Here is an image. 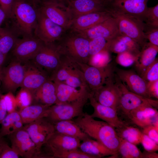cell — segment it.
Returning a JSON list of instances; mask_svg holds the SVG:
<instances>
[{"label": "cell", "instance_id": "1", "mask_svg": "<svg viewBox=\"0 0 158 158\" xmlns=\"http://www.w3.org/2000/svg\"><path fill=\"white\" fill-rule=\"evenodd\" d=\"M90 138L102 143L115 154L121 142L115 128L104 121L95 120L87 112L73 120Z\"/></svg>", "mask_w": 158, "mask_h": 158}, {"label": "cell", "instance_id": "2", "mask_svg": "<svg viewBox=\"0 0 158 158\" xmlns=\"http://www.w3.org/2000/svg\"><path fill=\"white\" fill-rule=\"evenodd\" d=\"M38 9L36 6L26 0H14L11 16L13 27L17 35L33 36L36 25Z\"/></svg>", "mask_w": 158, "mask_h": 158}, {"label": "cell", "instance_id": "3", "mask_svg": "<svg viewBox=\"0 0 158 158\" xmlns=\"http://www.w3.org/2000/svg\"><path fill=\"white\" fill-rule=\"evenodd\" d=\"M49 78L54 82L63 83L75 88L88 87L77 63L63 56L60 65Z\"/></svg>", "mask_w": 158, "mask_h": 158}, {"label": "cell", "instance_id": "4", "mask_svg": "<svg viewBox=\"0 0 158 158\" xmlns=\"http://www.w3.org/2000/svg\"><path fill=\"white\" fill-rule=\"evenodd\" d=\"M90 39L80 34L69 37L58 45L61 56L76 62L87 64Z\"/></svg>", "mask_w": 158, "mask_h": 158}, {"label": "cell", "instance_id": "5", "mask_svg": "<svg viewBox=\"0 0 158 158\" xmlns=\"http://www.w3.org/2000/svg\"><path fill=\"white\" fill-rule=\"evenodd\" d=\"M111 16L115 18L119 33L137 42L141 49L146 43L144 32V23L136 18L112 10Z\"/></svg>", "mask_w": 158, "mask_h": 158}, {"label": "cell", "instance_id": "6", "mask_svg": "<svg viewBox=\"0 0 158 158\" xmlns=\"http://www.w3.org/2000/svg\"><path fill=\"white\" fill-rule=\"evenodd\" d=\"M82 71L90 92L93 93L114 79L115 68L109 63L103 67H97L76 62Z\"/></svg>", "mask_w": 158, "mask_h": 158}, {"label": "cell", "instance_id": "7", "mask_svg": "<svg viewBox=\"0 0 158 158\" xmlns=\"http://www.w3.org/2000/svg\"><path fill=\"white\" fill-rule=\"evenodd\" d=\"M117 77V76H116ZM116 82L121 91V95L117 112L118 116L124 117L128 120V116L133 110L140 106L149 104L158 108V100L147 98L129 91L117 77Z\"/></svg>", "mask_w": 158, "mask_h": 158}, {"label": "cell", "instance_id": "8", "mask_svg": "<svg viewBox=\"0 0 158 158\" xmlns=\"http://www.w3.org/2000/svg\"><path fill=\"white\" fill-rule=\"evenodd\" d=\"M32 60L33 63L45 71L50 78L60 65L61 56L57 45L53 43L43 42Z\"/></svg>", "mask_w": 158, "mask_h": 158}, {"label": "cell", "instance_id": "9", "mask_svg": "<svg viewBox=\"0 0 158 158\" xmlns=\"http://www.w3.org/2000/svg\"><path fill=\"white\" fill-rule=\"evenodd\" d=\"M88 98L86 97L71 102L51 105L49 107L45 118L52 123L72 120L83 114V107Z\"/></svg>", "mask_w": 158, "mask_h": 158}, {"label": "cell", "instance_id": "10", "mask_svg": "<svg viewBox=\"0 0 158 158\" xmlns=\"http://www.w3.org/2000/svg\"><path fill=\"white\" fill-rule=\"evenodd\" d=\"M11 147L19 156L25 158H44L23 128L8 135Z\"/></svg>", "mask_w": 158, "mask_h": 158}, {"label": "cell", "instance_id": "11", "mask_svg": "<svg viewBox=\"0 0 158 158\" xmlns=\"http://www.w3.org/2000/svg\"><path fill=\"white\" fill-rule=\"evenodd\" d=\"M16 59L7 66L0 69V80L3 89L6 91L14 92L21 87L24 77L25 64Z\"/></svg>", "mask_w": 158, "mask_h": 158}, {"label": "cell", "instance_id": "12", "mask_svg": "<svg viewBox=\"0 0 158 158\" xmlns=\"http://www.w3.org/2000/svg\"><path fill=\"white\" fill-rule=\"evenodd\" d=\"M63 29L38 9L37 23L34 30L35 37L44 43H53L60 38Z\"/></svg>", "mask_w": 158, "mask_h": 158}, {"label": "cell", "instance_id": "13", "mask_svg": "<svg viewBox=\"0 0 158 158\" xmlns=\"http://www.w3.org/2000/svg\"><path fill=\"white\" fill-rule=\"evenodd\" d=\"M23 128L40 150L55 132L53 124L45 118L26 124Z\"/></svg>", "mask_w": 158, "mask_h": 158}, {"label": "cell", "instance_id": "14", "mask_svg": "<svg viewBox=\"0 0 158 158\" xmlns=\"http://www.w3.org/2000/svg\"><path fill=\"white\" fill-rule=\"evenodd\" d=\"M67 7L72 20L82 15L90 13L109 11L111 2L97 0H68Z\"/></svg>", "mask_w": 158, "mask_h": 158}, {"label": "cell", "instance_id": "15", "mask_svg": "<svg viewBox=\"0 0 158 158\" xmlns=\"http://www.w3.org/2000/svg\"><path fill=\"white\" fill-rule=\"evenodd\" d=\"M43 43L35 37L18 38L12 50L13 54L17 60L25 63L34 58Z\"/></svg>", "mask_w": 158, "mask_h": 158}, {"label": "cell", "instance_id": "16", "mask_svg": "<svg viewBox=\"0 0 158 158\" xmlns=\"http://www.w3.org/2000/svg\"><path fill=\"white\" fill-rule=\"evenodd\" d=\"M40 11L52 21L64 29L70 27L72 19L67 7L51 1L44 2Z\"/></svg>", "mask_w": 158, "mask_h": 158}, {"label": "cell", "instance_id": "17", "mask_svg": "<svg viewBox=\"0 0 158 158\" xmlns=\"http://www.w3.org/2000/svg\"><path fill=\"white\" fill-rule=\"evenodd\" d=\"M117 78L130 91L147 98H150L147 88V82L132 70L115 68Z\"/></svg>", "mask_w": 158, "mask_h": 158}, {"label": "cell", "instance_id": "18", "mask_svg": "<svg viewBox=\"0 0 158 158\" xmlns=\"http://www.w3.org/2000/svg\"><path fill=\"white\" fill-rule=\"evenodd\" d=\"M114 79L96 91L91 93L95 99L100 104L117 110L121 95V90Z\"/></svg>", "mask_w": 158, "mask_h": 158}, {"label": "cell", "instance_id": "19", "mask_svg": "<svg viewBox=\"0 0 158 158\" xmlns=\"http://www.w3.org/2000/svg\"><path fill=\"white\" fill-rule=\"evenodd\" d=\"M88 100L94 109L93 112L90 115L92 117L100 118L115 128H121L128 125L120 118L116 110L98 102L91 92Z\"/></svg>", "mask_w": 158, "mask_h": 158}, {"label": "cell", "instance_id": "20", "mask_svg": "<svg viewBox=\"0 0 158 158\" xmlns=\"http://www.w3.org/2000/svg\"><path fill=\"white\" fill-rule=\"evenodd\" d=\"M147 0H112L111 10L134 17L143 22Z\"/></svg>", "mask_w": 158, "mask_h": 158}, {"label": "cell", "instance_id": "21", "mask_svg": "<svg viewBox=\"0 0 158 158\" xmlns=\"http://www.w3.org/2000/svg\"><path fill=\"white\" fill-rule=\"evenodd\" d=\"M25 62L26 71L21 87L30 91L34 95L35 92L49 77L44 70L35 65Z\"/></svg>", "mask_w": 158, "mask_h": 158}, {"label": "cell", "instance_id": "22", "mask_svg": "<svg viewBox=\"0 0 158 158\" xmlns=\"http://www.w3.org/2000/svg\"><path fill=\"white\" fill-rule=\"evenodd\" d=\"M54 83L57 99L55 104L71 102L89 97L90 92L88 87L77 88L61 83Z\"/></svg>", "mask_w": 158, "mask_h": 158}, {"label": "cell", "instance_id": "23", "mask_svg": "<svg viewBox=\"0 0 158 158\" xmlns=\"http://www.w3.org/2000/svg\"><path fill=\"white\" fill-rule=\"evenodd\" d=\"M79 32L89 39L102 37L108 40L120 33L116 20L112 16L89 29Z\"/></svg>", "mask_w": 158, "mask_h": 158}, {"label": "cell", "instance_id": "24", "mask_svg": "<svg viewBox=\"0 0 158 158\" xmlns=\"http://www.w3.org/2000/svg\"><path fill=\"white\" fill-rule=\"evenodd\" d=\"M128 120L142 128L158 121V111L151 104H145L132 111L128 115Z\"/></svg>", "mask_w": 158, "mask_h": 158}, {"label": "cell", "instance_id": "25", "mask_svg": "<svg viewBox=\"0 0 158 158\" xmlns=\"http://www.w3.org/2000/svg\"><path fill=\"white\" fill-rule=\"evenodd\" d=\"M81 140L78 139L54 132L45 144L49 151V158L61 151L78 148Z\"/></svg>", "mask_w": 158, "mask_h": 158}, {"label": "cell", "instance_id": "26", "mask_svg": "<svg viewBox=\"0 0 158 158\" xmlns=\"http://www.w3.org/2000/svg\"><path fill=\"white\" fill-rule=\"evenodd\" d=\"M112 17L109 11L92 12L72 20L70 27L78 32L89 29Z\"/></svg>", "mask_w": 158, "mask_h": 158}, {"label": "cell", "instance_id": "27", "mask_svg": "<svg viewBox=\"0 0 158 158\" xmlns=\"http://www.w3.org/2000/svg\"><path fill=\"white\" fill-rule=\"evenodd\" d=\"M108 49L110 52L117 54L129 51L139 55L141 48L134 40L119 33L109 40Z\"/></svg>", "mask_w": 158, "mask_h": 158}, {"label": "cell", "instance_id": "28", "mask_svg": "<svg viewBox=\"0 0 158 158\" xmlns=\"http://www.w3.org/2000/svg\"><path fill=\"white\" fill-rule=\"evenodd\" d=\"M52 123L55 131L59 133L78 139L81 141L90 138L72 120L61 121Z\"/></svg>", "mask_w": 158, "mask_h": 158}, {"label": "cell", "instance_id": "29", "mask_svg": "<svg viewBox=\"0 0 158 158\" xmlns=\"http://www.w3.org/2000/svg\"><path fill=\"white\" fill-rule=\"evenodd\" d=\"M34 98L41 104L50 106L56 102V86L50 78L46 81L35 92Z\"/></svg>", "mask_w": 158, "mask_h": 158}, {"label": "cell", "instance_id": "30", "mask_svg": "<svg viewBox=\"0 0 158 158\" xmlns=\"http://www.w3.org/2000/svg\"><path fill=\"white\" fill-rule=\"evenodd\" d=\"M158 46L146 43L141 49L137 59L135 63V67L140 75L147 67L156 58Z\"/></svg>", "mask_w": 158, "mask_h": 158}, {"label": "cell", "instance_id": "31", "mask_svg": "<svg viewBox=\"0 0 158 158\" xmlns=\"http://www.w3.org/2000/svg\"><path fill=\"white\" fill-rule=\"evenodd\" d=\"M49 107L41 104L30 105L18 111L23 124H26L45 118Z\"/></svg>", "mask_w": 158, "mask_h": 158}, {"label": "cell", "instance_id": "32", "mask_svg": "<svg viewBox=\"0 0 158 158\" xmlns=\"http://www.w3.org/2000/svg\"><path fill=\"white\" fill-rule=\"evenodd\" d=\"M0 124V133L2 137L9 135L24 127L19 111L16 110L8 114Z\"/></svg>", "mask_w": 158, "mask_h": 158}, {"label": "cell", "instance_id": "33", "mask_svg": "<svg viewBox=\"0 0 158 158\" xmlns=\"http://www.w3.org/2000/svg\"><path fill=\"white\" fill-rule=\"evenodd\" d=\"M16 33L7 27H0V51L7 56L12 50L18 38Z\"/></svg>", "mask_w": 158, "mask_h": 158}, {"label": "cell", "instance_id": "34", "mask_svg": "<svg viewBox=\"0 0 158 158\" xmlns=\"http://www.w3.org/2000/svg\"><path fill=\"white\" fill-rule=\"evenodd\" d=\"M142 152L136 145L121 138L117 152L111 158H142Z\"/></svg>", "mask_w": 158, "mask_h": 158}, {"label": "cell", "instance_id": "35", "mask_svg": "<svg viewBox=\"0 0 158 158\" xmlns=\"http://www.w3.org/2000/svg\"><path fill=\"white\" fill-rule=\"evenodd\" d=\"M115 128L121 138L136 145L140 143L143 133L138 128L126 125Z\"/></svg>", "mask_w": 158, "mask_h": 158}, {"label": "cell", "instance_id": "36", "mask_svg": "<svg viewBox=\"0 0 158 158\" xmlns=\"http://www.w3.org/2000/svg\"><path fill=\"white\" fill-rule=\"evenodd\" d=\"M110 52L104 50L90 57L87 64L97 67H103L110 63L111 60Z\"/></svg>", "mask_w": 158, "mask_h": 158}, {"label": "cell", "instance_id": "37", "mask_svg": "<svg viewBox=\"0 0 158 158\" xmlns=\"http://www.w3.org/2000/svg\"><path fill=\"white\" fill-rule=\"evenodd\" d=\"M15 97L17 107L20 109L31 105L34 99L33 95L30 91L22 87Z\"/></svg>", "mask_w": 158, "mask_h": 158}, {"label": "cell", "instance_id": "38", "mask_svg": "<svg viewBox=\"0 0 158 158\" xmlns=\"http://www.w3.org/2000/svg\"><path fill=\"white\" fill-rule=\"evenodd\" d=\"M108 42L109 40L107 39L102 37H97L90 39V57L104 50H108Z\"/></svg>", "mask_w": 158, "mask_h": 158}, {"label": "cell", "instance_id": "39", "mask_svg": "<svg viewBox=\"0 0 158 158\" xmlns=\"http://www.w3.org/2000/svg\"><path fill=\"white\" fill-rule=\"evenodd\" d=\"M143 22L147 26L158 28V4L153 7L147 8Z\"/></svg>", "mask_w": 158, "mask_h": 158}, {"label": "cell", "instance_id": "40", "mask_svg": "<svg viewBox=\"0 0 158 158\" xmlns=\"http://www.w3.org/2000/svg\"><path fill=\"white\" fill-rule=\"evenodd\" d=\"M139 55L129 51H125L117 54L116 61L121 66L129 67L135 64Z\"/></svg>", "mask_w": 158, "mask_h": 158}, {"label": "cell", "instance_id": "41", "mask_svg": "<svg viewBox=\"0 0 158 158\" xmlns=\"http://www.w3.org/2000/svg\"><path fill=\"white\" fill-rule=\"evenodd\" d=\"M52 158H97L95 156L83 152L78 148L60 152L53 155Z\"/></svg>", "mask_w": 158, "mask_h": 158}, {"label": "cell", "instance_id": "42", "mask_svg": "<svg viewBox=\"0 0 158 158\" xmlns=\"http://www.w3.org/2000/svg\"><path fill=\"white\" fill-rule=\"evenodd\" d=\"M91 138L84 140L80 143L78 149L83 152L95 156L97 158L103 157L96 146L93 143Z\"/></svg>", "mask_w": 158, "mask_h": 158}, {"label": "cell", "instance_id": "43", "mask_svg": "<svg viewBox=\"0 0 158 158\" xmlns=\"http://www.w3.org/2000/svg\"><path fill=\"white\" fill-rule=\"evenodd\" d=\"M147 82L158 80V60L156 58L140 75Z\"/></svg>", "mask_w": 158, "mask_h": 158}, {"label": "cell", "instance_id": "44", "mask_svg": "<svg viewBox=\"0 0 158 158\" xmlns=\"http://www.w3.org/2000/svg\"><path fill=\"white\" fill-rule=\"evenodd\" d=\"M144 32L150 43L158 46V28L149 27L144 23Z\"/></svg>", "mask_w": 158, "mask_h": 158}, {"label": "cell", "instance_id": "45", "mask_svg": "<svg viewBox=\"0 0 158 158\" xmlns=\"http://www.w3.org/2000/svg\"><path fill=\"white\" fill-rule=\"evenodd\" d=\"M19 156L4 140L0 145V158H18Z\"/></svg>", "mask_w": 158, "mask_h": 158}, {"label": "cell", "instance_id": "46", "mask_svg": "<svg viewBox=\"0 0 158 158\" xmlns=\"http://www.w3.org/2000/svg\"><path fill=\"white\" fill-rule=\"evenodd\" d=\"M4 100L7 113L9 114L16 110L17 107L16 97L11 92L2 95Z\"/></svg>", "mask_w": 158, "mask_h": 158}, {"label": "cell", "instance_id": "47", "mask_svg": "<svg viewBox=\"0 0 158 158\" xmlns=\"http://www.w3.org/2000/svg\"><path fill=\"white\" fill-rule=\"evenodd\" d=\"M140 143L146 151L156 152L158 150V144L143 133Z\"/></svg>", "mask_w": 158, "mask_h": 158}, {"label": "cell", "instance_id": "48", "mask_svg": "<svg viewBox=\"0 0 158 158\" xmlns=\"http://www.w3.org/2000/svg\"><path fill=\"white\" fill-rule=\"evenodd\" d=\"M142 132L158 144V130L153 125L143 128Z\"/></svg>", "mask_w": 158, "mask_h": 158}, {"label": "cell", "instance_id": "49", "mask_svg": "<svg viewBox=\"0 0 158 158\" xmlns=\"http://www.w3.org/2000/svg\"><path fill=\"white\" fill-rule=\"evenodd\" d=\"M147 90L150 98L158 99V80L147 82Z\"/></svg>", "mask_w": 158, "mask_h": 158}, {"label": "cell", "instance_id": "50", "mask_svg": "<svg viewBox=\"0 0 158 158\" xmlns=\"http://www.w3.org/2000/svg\"><path fill=\"white\" fill-rule=\"evenodd\" d=\"M14 0H0V7L5 13L7 18H10Z\"/></svg>", "mask_w": 158, "mask_h": 158}, {"label": "cell", "instance_id": "51", "mask_svg": "<svg viewBox=\"0 0 158 158\" xmlns=\"http://www.w3.org/2000/svg\"><path fill=\"white\" fill-rule=\"evenodd\" d=\"M7 113L5 102L2 95L0 92V124L7 115Z\"/></svg>", "mask_w": 158, "mask_h": 158}, {"label": "cell", "instance_id": "52", "mask_svg": "<svg viewBox=\"0 0 158 158\" xmlns=\"http://www.w3.org/2000/svg\"><path fill=\"white\" fill-rule=\"evenodd\" d=\"M158 154L155 152L147 151L145 150L142 152V158H158Z\"/></svg>", "mask_w": 158, "mask_h": 158}, {"label": "cell", "instance_id": "53", "mask_svg": "<svg viewBox=\"0 0 158 158\" xmlns=\"http://www.w3.org/2000/svg\"><path fill=\"white\" fill-rule=\"evenodd\" d=\"M6 18L7 17L5 13L0 7V27Z\"/></svg>", "mask_w": 158, "mask_h": 158}, {"label": "cell", "instance_id": "54", "mask_svg": "<svg viewBox=\"0 0 158 158\" xmlns=\"http://www.w3.org/2000/svg\"><path fill=\"white\" fill-rule=\"evenodd\" d=\"M6 56L0 51V69L5 61Z\"/></svg>", "mask_w": 158, "mask_h": 158}, {"label": "cell", "instance_id": "55", "mask_svg": "<svg viewBox=\"0 0 158 158\" xmlns=\"http://www.w3.org/2000/svg\"><path fill=\"white\" fill-rule=\"evenodd\" d=\"M33 4V5L36 6L37 4L40 3L43 0H26Z\"/></svg>", "mask_w": 158, "mask_h": 158}, {"label": "cell", "instance_id": "56", "mask_svg": "<svg viewBox=\"0 0 158 158\" xmlns=\"http://www.w3.org/2000/svg\"><path fill=\"white\" fill-rule=\"evenodd\" d=\"M68 0H51V1L57 3H60V2H62L63 1H67Z\"/></svg>", "mask_w": 158, "mask_h": 158}, {"label": "cell", "instance_id": "57", "mask_svg": "<svg viewBox=\"0 0 158 158\" xmlns=\"http://www.w3.org/2000/svg\"><path fill=\"white\" fill-rule=\"evenodd\" d=\"M3 137L1 136L0 133V145L1 143L4 140Z\"/></svg>", "mask_w": 158, "mask_h": 158}, {"label": "cell", "instance_id": "58", "mask_svg": "<svg viewBox=\"0 0 158 158\" xmlns=\"http://www.w3.org/2000/svg\"><path fill=\"white\" fill-rule=\"evenodd\" d=\"M99 0L107 2H110L111 1V0Z\"/></svg>", "mask_w": 158, "mask_h": 158}, {"label": "cell", "instance_id": "59", "mask_svg": "<svg viewBox=\"0 0 158 158\" xmlns=\"http://www.w3.org/2000/svg\"><path fill=\"white\" fill-rule=\"evenodd\" d=\"M147 0V1H148V0Z\"/></svg>", "mask_w": 158, "mask_h": 158}]
</instances>
